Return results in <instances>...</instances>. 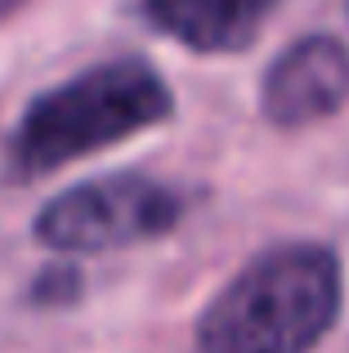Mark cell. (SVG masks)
<instances>
[{
    "label": "cell",
    "mask_w": 349,
    "mask_h": 353,
    "mask_svg": "<svg viewBox=\"0 0 349 353\" xmlns=\"http://www.w3.org/2000/svg\"><path fill=\"white\" fill-rule=\"evenodd\" d=\"M341 259L287 241L237 268L197 318V353H309L341 318Z\"/></svg>",
    "instance_id": "cell-1"
},
{
    "label": "cell",
    "mask_w": 349,
    "mask_h": 353,
    "mask_svg": "<svg viewBox=\"0 0 349 353\" xmlns=\"http://www.w3.org/2000/svg\"><path fill=\"white\" fill-rule=\"evenodd\" d=\"M170 112V85L152 63H94L27 103V112L18 117L14 134H9V174L36 179V174L63 170L139 130L161 125Z\"/></svg>",
    "instance_id": "cell-2"
},
{
    "label": "cell",
    "mask_w": 349,
    "mask_h": 353,
    "mask_svg": "<svg viewBox=\"0 0 349 353\" xmlns=\"http://www.w3.org/2000/svg\"><path fill=\"white\" fill-rule=\"evenodd\" d=\"M179 215L183 197L170 183L126 170L63 188L41 206L32 233L59 255H99V250H121L170 233Z\"/></svg>",
    "instance_id": "cell-3"
},
{
    "label": "cell",
    "mask_w": 349,
    "mask_h": 353,
    "mask_svg": "<svg viewBox=\"0 0 349 353\" xmlns=\"http://www.w3.org/2000/svg\"><path fill=\"white\" fill-rule=\"evenodd\" d=\"M349 103V45L341 36H305L287 45L264 72L260 108L273 125L300 130L336 117Z\"/></svg>",
    "instance_id": "cell-4"
},
{
    "label": "cell",
    "mask_w": 349,
    "mask_h": 353,
    "mask_svg": "<svg viewBox=\"0 0 349 353\" xmlns=\"http://www.w3.org/2000/svg\"><path fill=\"white\" fill-rule=\"evenodd\" d=\"M278 5L282 0H143L139 14L183 50L233 54L255 41L260 23Z\"/></svg>",
    "instance_id": "cell-5"
},
{
    "label": "cell",
    "mask_w": 349,
    "mask_h": 353,
    "mask_svg": "<svg viewBox=\"0 0 349 353\" xmlns=\"http://www.w3.org/2000/svg\"><path fill=\"white\" fill-rule=\"evenodd\" d=\"M77 295V273H41V282L32 286L36 304H63Z\"/></svg>",
    "instance_id": "cell-6"
},
{
    "label": "cell",
    "mask_w": 349,
    "mask_h": 353,
    "mask_svg": "<svg viewBox=\"0 0 349 353\" xmlns=\"http://www.w3.org/2000/svg\"><path fill=\"white\" fill-rule=\"evenodd\" d=\"M23 5H27V0H0V18H9L14 9H23Z\"/></svg>",
    "instance_id": "cell-7"
}]
</instances>
